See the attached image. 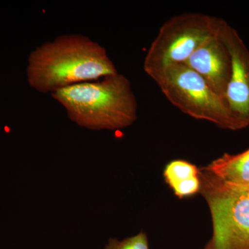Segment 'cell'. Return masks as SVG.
I'll use <instances>...</instances> for the list:
<instances>
[{
	"label": "cell",
	"mask_w": 249,
	"mask_h": 249,
	"mask_svg": "<svg viewBox=\"0 0 249 249\" xmlns=\"http://www.w3.org/2000/svg\"><path fill=\"white\" fill-rule=\"evenodd\" d=\"M219 22V18L198 13L170 18L147 51L144 71L152 78L170 65L184 63L201 44L217 34Z\"/></svg>",
	"instance_id": "cell-4"
},
{
	"label": "cell",
	"mask_w": 249,
	"mask_h": 249,
	"mask_svg": "<svg viewBox=\"0 0 249 249\" xmlns=\"http://www.w3.org/2000/svg\"><path fill=\"white\" fill-rule=\"evenodd\" d=\"M27 62L28 83L43 93L118 73L106 49L79 34L58 36L36 47Z\"/></svg>",
	"instance_id": "cell-1"
},
{
	"label": "cell",
	"mask_w": 249,
	"mask_h": 249,
	"mask_svg": "<svg viewBox=\"0 0 249 249\" xmlns=\"http://www.w3.org/2000/svg\"><path fill=\"white\" fill-rule=\"evenodd\" d=\"M51 94L65 108L70 120L85 128L116 130L132 125L137 119V98L130 82L121 73Z\"/></svg>",
	"instance_id": "cell-2"
},
{
	"label": "cell",
	"mask_w": 249,
	"mask_h": 249,
	"mask_svg": "<svg viewBox=\"0 0 249 249\" xmlns=\"http://www.w3.org/2000/svg\"><path fill=\"white\" fill-rule=\"evenodd\" d=\"M184 64L199 74L214 92L226 101L231 74V60L218 33L201 44Z\"/></svg>",
	"instance_id": "cell-7"
},
{
	"label": "cell",
	"mask_w": 249,
	"mask_h": 249,
	"mask_svg": "<svg viewBox=\"0 0 249 249\" xmlns=\"http://www.w3.org/2000/svg\"><path fill=\"white\" fill-rule=\"evenodd\" d=\"M202 169L225 184H249V149L237 155L224 154Z\"/></svg>",
	"instance_id": "cell-8"
},
{
	"label": "cell",
	"mask_w": 249,
	"mask_h": 249,
	"mask_svg": "<svg viewBox=\"0 0 249 249\" xmlns=\"http://www.w3.org/2000/svg\"><path fill=\"white\" fill-rule=\"evenodd\" d=\"M199 178L213 227L204 249H249V199L229 191L203 169Z\"/></svg>",
	"instance_id": "cell-5"
},
{
	"label": "cell",
	"mask_w": 249,
	"mask_h": 249,
	"mask_svg": "<svg viewBox=\"0 0 249 249\" xmlns=\"http://www.w3.org/2000/svg\"><path fill=\"white\" fill-rule=\"evenodd\" d=\"M104 249H150L146 233L142 231L138 235L128 237L122 241L109 239Z\"/></svg>",
	"instance_id": "cell-10"
},
{
	"label": "cell",
	"mask_w": 249,
	"mask_h": 249,
	"mask_svg": "<svg viewBox=\"0 0 249 249\" xmlns=\"http://www.w3.org/2000/svg\"><path fill=\"white\" fill-rule=\"evenodd\" d=\"M152 78L167 99L187 115L209 121L222 129L245 128L227 101L186 64L170 65Z\"/></svg>",
	"instance_id": "cell-3"
},
{
	"label": "cell",
	"mask_w": 249,
	"mask_h": 249,
	"mask_svg": "<svg viewBox=\"0 0 249 249\" xmlns=\"http://www.w3.org/2000/svg\"><path fill=\"white\" fill-rule=\"evenodd\" d=\"M198 176H199V169L197 167L184 160H172L165 165L163 171L165 182L171 189L178 183Z\"/></svg>",
	"instance_id": "cell-9"
},
{
	"label": "cell",
	"mask_w": 249,
	"mask_h": 249,
	"mask_svg": "<svg viewBox=\"0 0 249 249\" xmlns=\"http://www.w3.org/2000/svg\"><path fill=\"white\" fill-rule=\"evenodd\" d=\"M216 180H217L218 182L220 183L222 186L227 188L229 191H231L232 193H235L236 195L244 196V197L247 198V199H249V184L246 185H229L220 182V181H218L217 179Z\"/></svg>",
	"instance_id": "cell-11"
},
{
	"label": "cell",
	"mask_w": 249,
	"mask_h": 249,
	"mask_svg": "<svg viewBox=\"0 0 249 249\" xmlns=\"http://www.w3.org/2000/svg\"><path fill=\"white\" fill-rule=\"evenodd\" d=\"M218 36L231 60V74L226 101L232 112L247 127L249 125V50L237 31L220 19Z\"/></svg>",
	"instance_id": "cell-6"
}]
</instances>
